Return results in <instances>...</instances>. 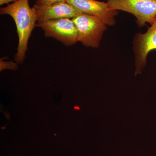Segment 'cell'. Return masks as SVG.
Here are the masks:
<instances>
[{"label":"cell","instance_id":"obj_5","mask_svg":"<svg viewBox=\"0 0 156 156\" xmlns=\"http://www.w3.org/2000/svg\"><path fill=\"white\" fill-rule=\"evenodd\" d=\"M135 56V76L141 74L147 63V56L151 51L156 50V17L147 31L136 35L134 41Z\"/></svg>","mask_w":156,"mask_h":156},{"label":"cell","instance_id":"obj_4","mask_svg":"<svg viewBox=\"0 0 156 156\" xmlns=\"http://www.w3.org/2000/svg\"><path fill=\"white\" fill-rule=\"evenodd\" d=\"M36 27L42 29L46 37L56 39L67 47L75 44L78 42L77 29L70 18L38 21Z\"/></svg>","mask_w":156,"mask_h":156},{"label":"cell","instance_id":"obj_8","mask_svg":"<svg viewBox=\"0 0 156 156\" xmlns=\"http://www.w3.org/2000/svg\"><path fill=\"white\" fill-rule=\"evenodd\" d=\"M6 57H3L0 59V71L4 69H9L16 70L18 69V64L17 62H14L12 61H4Z\"/></svg>","mask_w":156,"mask_h":156},{"label":"cell","instance_id":"obj_6","mask_svg":"<svg viewBox=\"0 0 156 156\" xmlns=\"http://www.w3.org/2000/svg\"><path fill=\"white\" fill-rule=\"evenodd\" d=\"M66 2L82 14L97 17L107 25L112 26L115 23V16L119 12L110 9L107 2L96 0H66Z\"/></svg>","mask_w":156,"mask_h":156},{"label":"cell","instance_id":"obj_10","mask_svg":"<svg viewBox=\"0 0 156 156\" xmlns=\"http://www.w3.org/2000/svg\"><path fill=\"white\" fill-rule=\"evenodd\" d=\"M17 0H0V5H2L5 4H9L10 3H14Z\"/></svg>","mask_w":156,"mask_h":156},{"label":"cell","instance_id":"obj_3","mask_svg":"<svg viewBox=\"0 0 156 156\" xmlns=\"http://www.w3.org/2000/svg\"><path fill=\"white\" fill-rule=\"evenodd\" d=\"M112 10L126 11L134 15L139 27L151 24L156 17V0H107Z\"/></svg>","mask_w":156,"mask_h":156},{"label":"cell","instance_id":"obj_2","mask_svg":"<svg viewBox=\"0 0 156 156\" xmlns=\"http://www.w3.org/2000/svg\"><path fill=\"white\" fill-rule=\"evenodd\" d=\"M72 19L77 29L78 42L86 47L98 48L107 25L99 18L87 14H80Z\"/></svg>","mask_w":156,"mask_h":156},{"label":"cell","instance_id":"obj_1","mask_svg":"<svg viewBox=\"0 0 156 156\" xmlns=\"http://www.w3.org/2000/svg\"><path fill=\"white\" fill-rule=\"evenodd\" d=\"M0 13L9 15L15 22L19 40L14 59L21 64L25 59L29 39L37 21L36 15L30 7L29 0H17L8 4L5 7L1 8Z\"/></svg>","mask_w":156,"mask_h":156},{"label":"cell","instance_id":"obj_7","mask_svg":"<svg viewBox=\"0 0 156 156\" xmlns=\"http://www.w3.org/2000/svg\"><path fill=\"white\" fill-rule=\"evenodd\" d=\"M32 8L36 15L37 22L61 18L72 19L82 14L66 2L45 5L35 4Z\"/></svg>","mask_w":156,"mask_h":156},{"label":"cell","instance_id":"obj_9","mask_svg":"<svg viewBox=\"0 0 156 156\" xmlns=\"http://www.w3.org/2000/svg\"><path fill=\"white\" fill-rule=\"evenodd\" d=\"M63 2H66V0H37L35 5H45Z\"/></svg>","mask_w":156,"mask_h":156}]
</instances>
